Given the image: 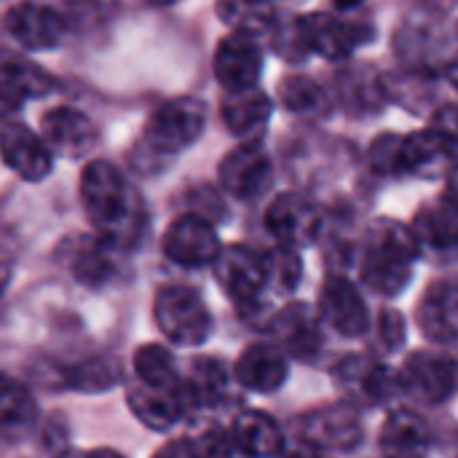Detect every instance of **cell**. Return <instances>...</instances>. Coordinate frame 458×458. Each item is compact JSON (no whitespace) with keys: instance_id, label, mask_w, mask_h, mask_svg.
Wrapping results in <instances>:
<instances>
[{"instance_id":"26","label":"cell","mask_w":458,"mask_h":458,"mask_svg":"<svg viewBox=\"0 0 458 458\" xmlns=\"http://www.w3.org/2000/svg\"><path fill=\"white\" fill-rule=\"evenodd\" d=\"M271 99L268 94H263L258 86L255 89H244V91H228L223 99V121L228 126L231 134L236 137H252L258 134L266 121L271 118Z\"/></svg>"},{"instance_id":"21","label":"cell","mask_w":458,"mask_h":458,"mask_svg":"<svg viewBox=\"0 0 458 458\" xmlns=\"http://www.w3.org/2000/svg\"><path fill=\"white\" fill-rule=\"evenodd\" d=\"M233 378L239 386H244L250 392L271 394V392L282 389L287 381V357L274 344L247 346L233 368Z\"/></svg>"},{"instance_id":"39","label":"cell","mask_w":458,"mask_h":458,"mask_svg":"<svg viewBox=\"0 0 458 458\" xmlns=\"http://www.w3.org/2000/svg\"><path fill=\"white\" fill-rule=\"evenodd\" d=\"M274 46H276V51H279L282 56H287V59H293V62L303 59V56L309 54V48H306L303 32H301V21H293V24L279 27L276 43H274Z\"/></svg>"},{"instance_id":"2","label":"cell","mask_w":458,"mask_h":458,"mask_svg":"<svg viewBox=\"0 0 458 458\" xmlns=\"http://www.w3.org/2000/svg\"><path fill=\"white\" fill-rule=\"evenodd\" d=\"M421 247L413 231L397 220H378L370 225L362 250V282L384 295H400L413 279V266Z\"/></svg>"},{"instance_id":"22","label":"cell","mask_w":458,"mask_h":458,"mask_svg":"<svg viewBox=\"0 0 458 458\" xmlns=\"http://www.w3.org/2000/svg\"><path fill=\"white\" fill-rule=\"evenodd\" d=\"M126 403L131 408V413L156 432H164L169 427H174L182 413L188 411V400H185V389H156V386H145V384H131Z\"/></svg>"},{"instance_id":"48","label":"cell","mask_w":458,"mask_h":458,"mask_svg":"<svg viewBox=\"0 0 458 458\" xmlns=\"http://www.w3.org/2000/svg\"><path fill=\"white\" fill-rule=\"evenodd\" d=\"M148 5H156V8H166V5H174V3H180V0H145Z\"/></svg>"},{"instance_id":"37","label":"cell","mask_w":458,"mask_h":458,"mask_svg":"<svg viewBox=\"0 0 458 458\" xmlns=\"http://www.w3.org/2000/svg\"><path fill=\"white\" fill-rule=\"evenodd\" d=\"M266 260H268V274H271V282H276L282 290H293L301 279V258H298V250H290V247H276L271 252H266Z\"/></svg>"},{"instance_id":"42","label":"cell","mask_w":458,"mask_h":458,"mask_svg":"<svg viewBox=\"0 0 458 458\" xmlns=\"http://www.w3.org/2000/svg\"><path fill=\"white\" fill-rule=\"evenodd\" d=\"M153 458H191V456H188V451H185V443H182V440H174V443H166L164 448H158Z\"/></svg>"},{"instance_id":"46","label":"cell","mask_w":458,"mask_h":458,"mask_svg":"<svg viewBox=\"0 0 458 458\" xmlns=\"http://www.w3.org/2000/svg\"><path fill=\"white\" fill-rule=\"evenodd\" d=\"M448 78H451V83L458 89V56L448 64Z\"/></svg>"},{"instance_id":"38","label":"cell","mask_w":458,"mask_h":458,"mask_svg":"<svg viewBox=\"0 0 458 458\" xmlns=\"http://www.w3.org/2000/svg\"><path fill=\"white\" fill-rule=\"evenodd\" d=\"M400 140L397 134H384L370 148L373 169L381 174H400Z\"/></svg>"},{"instance_id":"5","label":"cell","mask_w":458,"mask_h":458,"mask_svg":"<svg viewBox=\"0 0 458 458\" xmlns=\"http://www.w3.org/2000/svg\"><path fill=\"white\" fill-rule=\"evenodd\" d=\"M397 381L403 392L421 403H445L458 392V357L435 349L413 352L397 373Z\"/></svg>"},{"instance_id":"23","label":"cell","mask_w":458,"mask_h":458,"mask_svg":"<svg viewBox=\"0 0 458 458\" xmlns=\"http://www.w3.org/2000/svg\"><path fill=\"white\" fill-rule=\"evenodd\" d=\"M274 338L276 346L284 354H293L298 360H309L319 352L322 346V333L319 325L306 303H290L274 317Z\"/></svg>"},{"instance_id":"32","label":"cell","mask_w":458,"mask_h":458,"mask_svg":"<svg viewBox=\"0 0 458 458\" xmlns=\"http://www.w3.org/2000/svg\"><path fill=\"white\" fill-rule=\"evenodd\" d=\"M134 376H137L140 384L156 386V389H177V386H182V378L177 376V368H174V357L158 344H148V346L137 349V354H134Z\"/></svg>"},{"instance_id":"20","label":"cell","mask_w":458,"mask_h":458,"mask_svg":"<svg viewBox=\"0 0 458 458\" xmlns=\"http://www.w3.org/2000/svg\"><path fill=\"white\" fill-rule=\"evenodd\" d=\"M335 378L344 392H349L357 403L365 405H381L400 389L397 376L386 365L373 362L368 357L344 360L335 370Z\"/></svg>"},{"instance_id":"7","label":"cell","mask_w":458,"mask_h":458,"mask_svg":"<svg viewBox=\"0 0 458 458\" xmlns=\"http://www.w3.org/2000/svg\"><path fill=\"white\" fill-rule=\"evenodd\" d=\"M220 239L212 220L188 212L177 217L164 233V255L182 268H204L212 266L220 255Z\"/></svg>"},{"instance_id":"43","label":"cell","mask_w":458,"mask_h":458,"mask_svg":"<svg viewBox=\"0 0 458 458\" xmlns=\"http://www.w3.org/2000/svg\"><path fill=\"white\" fill-rule=\"evenodd\" d=\"M64 458H123L118 451H110V448H97V451H72Z\"/></svg>"},{"instance_id":"27","label":"cell","mask_w":458,"mask_h":458,"mask_svg":"<svg viewBox=\"0 0 458 458\" xmlns=\"http://www.w3.org/2000/svg\"><path fill=\"white\" fill-rule=\"evenodd\" d=\"M35 419L38 408L30 389L11 376H0V437L11 443L24 437Z\"/></svg>"},{"instance_id":"30","label":"cell","mask_w":458,"mask_h":458,"mask_svg":"<svg viewBox=\"0 0 458 458\" xmlns=\"http://www.w3.org/2000/svg\"><path fill=\"white\" fill-rule=\"evenodd\" d=\"M62 384L78 392H105L121 381V362L115 357H89L78 365L62 368Z\"/></svg>"},{"instance_id":"19","label":"cell","mask_w":458,"mask_h":458,"mask_svg":"<svg viewBox=\"0 0 458 458\" xmlns=\"http://www.w3.org/2000/svg\"><path fill=\"white\" fill-rule=\"evenodd\" d=\"M416 319L421 333L435 344L458 341V276L432 282L419 301Z\"/></svg>"},{"instance_id":"14","label":"cell","mask_w":458,"mask_h":458,"mask_svg":"<svg viewBox=\"0 0 458 458\" xmlns=\"http://www.w3.org/2000/svg\"><path fill=\"white\" fill-rule=\"evenodd\" d=\"M271 177H274V166L268 153L252 142L231 150L220 164V185L242 201H252L263 196L271 185Z\"/></svg>"},{"instance_id":"15","label":"cell","mask_w":458,"mask_h":458,"mask_svg":"<svg viewBox=\"0 0 458 458\" xmlns=\"http://www.w3.org/2000/svg\"><path fill=\"white\" fill-rule=\"evenodd\" d=\"M319 317L325 319V325H330L344 338L365 335L370 327L368 306H365L360 290L344 276H333L325 282V287L319 293Z\"/></svg>"},{"instance_id":"3","label":"cell","mask_w":458,"mask_h":458,"mask_svg":"<svg viewBox=\"0 0 458 458\" xmlns=\"http://www.w3.org/2000/svg\"><path fill=\"white\" fill-rule=\"evenodd\" d=\"M207 126V107L196 97H174L164 102L148 121L140 148L150 158H169L193 145Z\"/></svg>"},{"instance_id":"24","label":"cell","mask_w":458,"mask_h":458,"mask_svg":"<svg viewBox=\"0 0 458 458\" xmlns=\"http://www.w3.org/2000/svg\"><path fill=\"white\" fill-rule=\"evenodd\" d=\"M429 443V427L413 411H397L381 427V451L386 458H427Z\"/></svg>"},{"instance_id":"13","label":"cell","mask_w":458,"mask_h":458,"mask_svg":"<svg viewBox=\"0 0 458 458\" xmlns=\"http://www.w3.org/2000/svg\"><path fill=\"white\" fill-rule=\"evenodd\" d=\"M298 21L309 54H319L325 59H346L357 46H362L373 35L368 24H352L333 13H311Z\"/></svg>"},{"instance_id":"10","label":"cell","mask_w":458,"mask_h":458,"mask_svg":"<svg viewBox=\"0 0 458 458\" xmlns=\"http://www.w3.org/2000/svg\"><path fill=\"white\" fill-rule=\"evenodd\" d=\"M0 156L8 169H13L27 182H40L51 174L54 153L21 121H3L0 123Z\"/></svg>"},{"instance_id":"4","label":"cell","mask_w":458,"mask_h":458,"mask_svg":"<svg viewBox=\"0 0 458 458\" xmlns=\"http://www.w3.org/2000/svg\"><path fill=\"white\" fill-rule=\"evenodd\" d=\"M153 317L158 330L177 346H201L212 333V314L204 298L185 284L158 290Z\"/></svg>"},{"instance_id":"28","label":"cell","mask_w":458,"mask_h":458,"mask_svg":"<svg viewBox=\"0 0 458 458\" xmlns=\"http://www.w3.org/2000/svg\"><path fill=\"white\" fill-rule=\"evenodd\" d=\"M188 408H217L228 397V373L217 360H196L191 376L182 378Z\"/></svg>"},{"instance_id":"25","label":"cell","mask_w":458,"mask_h":458,"mask_svg":"<svg viewBox=\"0 0 458 458\" xmlns=\"http://www.w3.org/2000/svg\"><path fill=\"white\" fill-rule=\"evenodd\" d=\"M231 440L236 451L250 458H274L284 451V435L279 424L263 411H247L236 416L231 427Z\"/></svg>"},{"instance_id":"8","label":"cell","mask_w":458,"mask_h":458,"mask_svg":"<svg viewBox=\"0 0 458 458\" xmlns=\"http://www.w3.org/2000/svg\"><path fill=\"white\" fill-rule=\"evenodd\" d=\"M458 142L443 129L429 126L400 140V174L440 177L456 169Z\"/></svg>"},{"instance_id":"47","label":"cell","mask_w":458,"mask_h":458,"mask_svg":"<svg viewBox=\"0 0 458 458\" xmlns=\"http://www.w3.org/2000/svg\"><path fill=\"white\" fill-rule=\"evenodd\" d=\"M335 3V8L338 11H344V8H354V5H360L362 0H333Z\"/></svg>"},{"instance_id":"9","label":"cell","mask_w":458,"mask_h":458,"mask_svg":"<svg viewBox=\"0 0 458 458\" xmlns=\"http://www.w3.org/2000/svg\"><path fill=\"white\" fill-rule=\"evenodd\" d=\"M266 228L279 247L301 250L319 236L322 217L319 209L301 193H282L266 212Z\"/></svg>"},{"instance_id":"11","label":"cell","mask_w":458,"mask_h":458,"mask_svg":"<svg viewBox=\"0 0 458 458\" xmlns=\"http://www.w3.org/2000/svg\"><path fill=\"white\" fill-rule=\"evenodd\" d=\"M212 70L225 91L255 89L263 72V51L258 38L244 32H231L223 38L215 51Z\"/></svg>"},{"instance_id":"31","label":"cell","mask_w":458,"mask_h":458,"mask_svg":"<svg viewBox=\"0 0 458 458\" xmlns=\"http://www.w3.org/2000/svg\"><path fill=\"white\" fill-rule=\"evenodd\" d=\"M113 250L105 239H78V244L70 252V271L83 284H102L107 276H113Z\"/></svg>"},{"instance_id":"33","label":"cell","mask_w":458,"mask_h":458,"mask_svg":"<svg viewBox=\"0 0 458 458\" xmlns=\"http://www.w3.org/2000/svg\"><path fill=\"white\" fill-rule=\"evenodd\" d=\"M217 13L233 32L258 35L274 27L271 0H217Z\"/></svg>"},{"instance_id":"6","label":"cell","mask_w":458,"mask_h":458,"mask_svg":"<svg viewBox=\"0 0 458 458\" xmlns=\"http://www.w3.org/2000/svg\"><path fill=\"white\" fill-rule=\"evenodd\" d=\"M212 268L225 295L242 306H255L271 284L266 252H258L247 244L223 247Z\"/></svg>"},{"instance_id":"29","label":"cell","mask_w":458,"mask_h":458,"mask_svg":"<svg viewBox=\"0 0 458 458\" xmlns=\"http://www.w3.org/2000/svg\"><path fill=\"white\" fill-rule=\"evenodd\" d=\"M411 231H413L419 247H429L435 252L458 247V220L443 201L424 207L416 215V223Z\"/></svg>"},{"instance_id":"1","label":"cell","mask_w":458,"mask_h":458,"mask_svg":"<svg viewBox=\"0 0 458 458\" xmlns=\"http://www.w3.org/2000/svg\"><path fill=\"white\" fill-rule=\"evenodd\" d=\"M81 201L97 236L115 250L137 247L145 225L148 209L140 191L126 180V174L110 161H89L81 174Z\"/></svg>"},{"instance_id":"44","label":"cell","mask_w":458,"mask_h":458,"mask_svg":"<svg viewBox=\"0 0 458 458\" xmlns=\"http://www.w3.org/2000/svg\"><path fill=\"white\" fill-rule=\"evenodd\" d=\"M290 458H330L327 456V451H319V448H314V445H301V448H295Z\"/></svg>"},{"instance_id":"17","label":"cell","mask_w":458,"mask_h":458,"mask_svg":"<svg viewBox=\"0 0 458 458\" xmlns=\"http://www.w3.org/2000/svg\"><path fill=\"white\" fill-rule=\"evenodd\" d=\"M54 91V78L19 51L0 48V107L13 110L27 99Z\"/></svg>"},{"instance_id":"40","label":"cell","mask_w":458,"mask_h":458,"mask_svg":"<svg viewBox=\"0 0 458 458\" xmlns=\"http://www.w3.org/2000/svg\"><path fill=\"white\" fill-rule=\"evenodd\" d=\"M378 335L386 349H397L405 341V319L397 311H384L378 319Z\"/></svg>"},{"instance_id":"45","label":"cell","mask_w":458,"mask_h":458,"mask_svg":"<svg viewBox=\"0 0 458 458\" xmlns=\"http://www.w3.org/2000/svg\"><path fill=\"white\" fill-rule=\"evenodd\" d=\"M8 282H11V268L0 260V298H3V293L8 287Z\"/></svg>"},{"instance_id":"16","label":"cell","mask_w":458,"mask_h":458,"mask_svg":"<svg viewBox=\"0 0 458 458\" xmlns=\"http://www.w3.org/2000/svg\"><path fill=\"white\" fill-rule=\"evenodd\" d=\"M303 437L319 451H349L362 437L360 416L349 403L325 405L303 419Z\"/></svg>"},{"instance_id":"12","label":"cell","mask_w":458,"mask_h":458,"mask_svg":"<svg viewBox=\"0 0 458 458\" xmlns=\"http://www.w3.org/2000/svg\"><path fill=\"white\" fill-rule=\"evenodd\" d=\"M8 35L30 51L56 48L67 32V19L62 11L43 3H16L5 13Z\"/></svg>"},{"instance_id":"35","label":"cell","mask_w":458,"mask_h":458,"mask_svg":"<svg viewBox=\"0 0 458 458\" xmlns=\"http://www.w3.org/2000/svg\"><path fill=\"white\" fill-rule=\"evenodd\" d=\"M279 99L298 115H319L327 110L325 89L309 75H290L279 83Z\"/></svg>"},{"instance_id":"41","label":"cell","mask_w":458,"mask_h":458,"mask_svg":"<svg viewBox=\"0 0 458 458\" xmlns=\"http://www.w3.org/2000/svg\"><path fill=\"white\" fill-rule=\"evenodd\" d=\"M443 204L454 212V217L458 220V166L448 172V180H445V193H443Z\"/></svg>"},{"instance_id":"18","label":"cell","mask_w":458,"mask_h":458,"mask_svg":"<svg viewBox=\"0 0 458 458\" xmlns=\"http://www.w3.org/2000/svg\"><path fill=\"white\" fill-rule=\"evenodd\" d=\"M43 126V142L51 148V153L81 158L97 145V126L91 118L75 107H51L40 118Z\"/></svg>"},{"instance_id":"36","label":"cell","mask_w":458,"mask_h":458,"mask_svg":"<svg viewBox=\"0 0 458 458\" xmlns=\"http://www.w3.org/2000/svg\"><path fill=\"white\" fill-rule=\"evenodd\" d=\"M185 443V451L191 458H231L236 445L231 440V432H225L223 427L217 424H209V427H201L196 429Z\"/></svg>"},{"instance_id":"34","label":"cell","mask_w":458,"mask_h":458,"mask_svg":"<svg viewBox=\"0 0 458 458\" xmlns=\"http://www.w3.org/2000/svg\"><path fill=\"white\" fill-rule=\"evenodd\" d=\"M341 97L354 113H373L386 97V83L373 70H349L341 75Z\"/></svg>"}]
</instances>
